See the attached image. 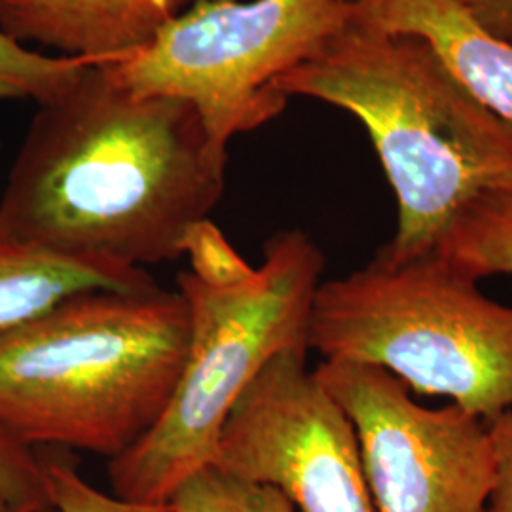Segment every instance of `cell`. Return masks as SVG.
Listing matches in <instances>:
<instances>
[{
  "instance_id": "1",
  "label": "cell",
  "mask_w": 512,
  "mask_h": 512,
  "mask_svg": "<svg viewBox=\"0 0 512 512\" xmlns=\"http://www.w3.org/2000/svg\"><path fill=\"white\" fill-rule=\"evenodd\" d=\"M228 152L188 101L90 65L42 103L0 196V226L57 255L147 270L184 256L226 186Z\"/></svg>"
},
{
  "instance_id": "2",
  "label": "cell",
  "mask_w": 512,
  "mask_h": 512,
  "mask_svg": "<svg viewBox=\"0 0 512 512\" xmlns=\"http://www.w3.org/2000/svg\"><path fill=\"white\" fill-rule=\"evenodd\" d=\"M353 18V16H351ZM283 97L346 110L363 126L399 205L385 253L425 255L482 194L512 188V124L488 109L425 38L348 27L277 82Z\"/></svg>"
},
{
  "instance_id": "3",
  "label": "cell",
  "mask_w": 512,
  "mask_h": 512,
  "mask_svg": "<svg viewBox=\"0 0 512 512\" xmlns=\"http://www.w3.org/2000/svg\"><path fill=\"white\" fill-rule=\"evenodd\" d=\"M190 317L179 291L92 289L0 332V429L114 459L164 416Z\"/></svg>"
},
{
  "instance_id": "4",
  "label": "cell",
  "mask_w": 512,
  "mask_h": 512,
  "mask_svg": "<svg viewBox=\"0 0 512 512\" xmlns=\"http://www.w3.org/2000/svg\"><path fill=\"white\" fill-rule=\"evenodd\" d=\"M323 270L325 256L313 239L283 230L264 243L260 266L234 283L179 274L177 291L190 317L183 372L154 429L110 459L112 494L167 503L181 482L213 463L220 431L256 376L279 353L308 348Z\"/></svg>"
},
{
  "instance_id": "5",
  "label": "cell",
  "mask_w": 512,
  "mask_h": 512,
  "mask_svg": "<svg viewBox=\"0 0 512 512\" xmlns=\"http://www.w3.org/2000/svg\"><path fill=\"white\" fill-rule=\"evenodd\" d=\"M308 348L325 361L380 366L418 395L492 421L512 410V306L439 251L393 258L317 287Z\"/></svg>"
},
{
  "instance_id": "6",
  "label": "cell",
  "mask_w": 512,
  "mask_h": 512,
  "mask_svg": "<svg viewBox=\"0 0 512 512\" xmlns=\"http://www.w3.org/2000/svg\"><path fill=\"white\" fill-rule=\"evenodd\" d=\"M353 16V0H194L147 48L99 65L131 92L171 95L200 112L211 139L275 120L277 82L319 54Z\"/></svg>"
},
{
  "instance_id": "7",
  "label": "cell",
  "mask_w": 512,
  "mask_h": 512,
  "mask_svg": "<svg viewBox=\"0 0 512 512\" xmlns=\"http://www.w3.org/2000/svg\"><path fill=\"white\" fill-rule=\"evenodd\" d=\"M346 412L376 512H486L494 452L486 421L425 408L380 366L323 361L313 370Z\"/></svg>"
},
{
  "instance_id": "8",
  "label": "cell",
  "mask_w": 512,
  "mask_h": 512,
  "mask_svg": "<svg viewBox=\"0 0 512 512\" xmlns=\"http://www.w3.org/2000/svg\"><path fill=\"white\" fill-rule=\"evenodd\" d=\"M308 348L274 357L239 397L213 465L279 488L302 512H376L355 429L308 368Z\"/></svg>"
},
{
  "instance_id": "9",
  "label": "cell",
  "mask_w": 512,
  "mask_h": 512,
  "mask_svg": "<svg viewBox=\"0 0 512 512\" xmlns=\"http://www.w3.org/2000/svg\"><path fill=\"white\" fill-rule=\"evenodd\" d=\"M194 0H14L0 31L92 65L147 48ZM27 46V44H25Z\"/></svg>"
},
{
  "instance_id": "10",
  "label": "cell",
  "mask_w": 512,
  "mask_h": 512,
  "mask_svg": "<svg viewBox=\"0 0 512 512\" xmlns=\"http://www.w3.org/2000/svg\"><path fill=\"white\" fill-rule=\"evenodd\" d=\"M351 19L425 38L488 109L512 124V40L482 31L454 0H353Z\"/></svg>"
},
{
  "instance_id": "11",
  "label": "cell",
  "mask_w": 512,
  "mask_h": 512,
  "mask_svg": "<svg viewBox=\"0 0 512 512\" xmlns=\"http://www.w3.org/2000/svg\"><path fill=\"white\" fill-rule=\"evenodd\" d=\"M154 285L147 270L57 255L0 226V332L37 317L71 294Z\"/></svg>"
},
{
  "instance_id": "12",
  "label": "cell",
  "mask_w": 512,
  "mask_h": 512,
  "mask_svg": "<svg viewBox=\"0 0 512 512\" xmlns=\"http://www.w3.org/2000/svg\"><path fill=\"white\" fill-rule=\"evenodd\" d=\"M171 512H296L293 501L266 482L205 465L169 497Z\"/></svg>"
},
{
  "instance_id": "13",
  "label": "cell",
  "mask_w": 512,
  "mask_h": 512,
  "mask_svg": "<svg viewBox=\"0 0 512 512\" xmlns=\"http://www.w3.org/2000/svg\"><path fill=\"white\" fill-rule=\"evenodd\" d=\"M90 65L69 55L40 54L0 31V80L12 84L21 97H33L38 105L73 86Z\"/></svg>"
},
{
  "instance_id": "14",
  "label": "cell",
  "mask_w": 512,
  "mask_h": 512,
  "mask_svg": "<svg viewBox=\"0 0 512 512\" xmlns=\"http://www.w3.org/2000/svg\"><path fill=\"white\" fill-rule=\"evenodd\" d=\"M50 505L57 512H171L169 503H135L105 494L82 478L73 463L57 454H40Z\"/></svg>"
},
{
  "instance_id": "15",
  "label": "cell",
  "mask_w": 512,
  "mask_h": 512,
  "mask_svg": "<svg viewBox=\"0 0 512 512\" xmlns=\"http://www.w3.org/2000/svg\"><path fill=\"white\" fill-rule=\"evenodd\" d=\"M0 497L18 512H38L52 507L40 452L2 429Z\"/></svg>"
},
{
  "instance_id": "16",
  "label": "cell",
  "mask_w": 512,
  "mask_h": 512,
  "mask_svg": "<svg viewBox=\"0 0 512 512\" xmlns=\"http://www.w3.org/2000/svg\"><path fill=\"white\" fill-rule=\"evenodd\" d=\"M184 256L190 258L188 272L207 283H234L253 270V266L239 255L209 219L200 222L190 232Z\"/></svg>"
},
{
  "instance_id": "17",
  "label": "cell",
  "mask_w": 512,
  "mask_h": 512,
  "mask_svg": "<svg viewBox=\"0 0 512 512\" xmlns=\"http://www.w3.org/2000/svg\"><path fill=\"white\" fill-rule=\"evenodd\" d=\"M486 425L494 452V488L486 512H512V410Z\"/></svg>"
},
{
  "instance_id": "18",
  "label": "cell",
  "mask_w": 512,
  "mask_h": 512,
  "mask_svg": "<svg viewBox=\"0 0 512 512\" xmlns=\"http://www.w3.org/2000/svg\"><path fill=\"white\" fill-rule=\"evenodd\" d=\"M488 35L512 40V0H454Z\"/></svg>"
},
{
  "instance_id": "19",
  "label": "cell",
  "mask_w": 512,
  "mask_h": 512,
  "mask_svg": "<svg viewBox=\"0 0 512 512\" xmlns=\"http://www.w3.org/2000/svg\"><path fill=\"white\" fill-rule=\"evenodd\" d=\"M492 268L497 275H512V213L501 224L492 245Z\"/></svg>"
},
{
  "instance_id": "20",
  "label": "cell",
  "mask_w": 512,
  "mask_h": 512,
  "mask_svg": "<svg viewBox=\"0 0 512 512\" xmlns=\"http://www.w3.org/2000/svg\"><path fill=\"white\" fill-rule=\"evenodd\" d=\"M16 97H21V93L12 84L0 80V99H16Z\"/></svg>"
},
{
  "instance_id": "21",
  "label": "cell",
  "mask_w": 512,
  "mask_h": 512,
  "mask_svg": "<svg viewBox=\"0 0 512 512\" xmlns=\"http://www.w3.org/2000/svg\"><path fill=\"white\" fill-rule=\"evenodd\" d=\"M12 2H14V0H0V21L6 16V12H8V8H10Z\"/></svg>"
},
{
  "instance_id": "22",
  "label": "cell",
  "mask_w": 512,
  "mask_h": 512,
  "mask_svg": "<svg viewBox=\"0 0 512 512\" xmlns=\"http://www.w3.org/2000/svg\"><path fill=\"white\" fill-rule=\"evenodd\" d=\"M0 512H18L10 503H6L2 497H0Z\"/></svg>"
},
{
  "instance_id": "23",
  "label": "cell",
  "mask_w": 512,
  "mask_h": 512,
  "mask_svg": "<svg viewBox=\"0 0 512 512\" xmlns=\"http://www.w3.org/2000/svg\"><path fill=\"white\" fill-rule=\"evenodd\" d=\"M38 512H57V511H55L54 507H48V509H44V511H38Z\"/></svg>"
}]
</instances>
